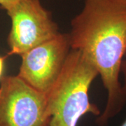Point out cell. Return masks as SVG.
<instances>
[{
    "label": "cell",
    "mask_w": 126,
    "mask_h": 126,
    "mask_svg": "<svg viewBox=\"0 0 126 126\" xmlns=\"http://www.w3.org/2000/svg\"><path fill=\"white\" fill-rule=\"evenodd\" d=\"M6 58V56H1L0 55V81L1 78L4 77V72L5 68V60Z\"/></svg>",
    "instance_id": "cell-8"
},
{
    "label": "cell",
    "mask_w": 126,
    "mask_h": 126,
    "mask_svg": "<svg viewBox=\"0 0 126 126\" xmlns=\"http://www.w3.org/2000/svg\"></svg>",
    "instance_id": "cell-10"
},
{
    "label": "cell",
    "mask_w": 126,
    "mask_h": 126,
    "mask_svg": "<svg viewBox=\"0 0 126 126\" xmlns=\"http://www.w3.org/2000/svg\"><path fill=\"white\" fill-rule=\"evenodd\" d=\"M5 11L11 21L9 55L21 56L60 33L52 14L41 0H19Z\"/></svg>",
    "instance_id": "cell-4"
},
{
    "label": "cell",
    "mask_w": 126,
    "mask_h": 126,
    "mask_svg": "<svg viewBox=\"0 0 126 126\" xmlns=\"http://www.w3.org/2000/svg\"><path fill=\"white\" fill-rule=\"evenodd\" d=\"M70 25L71 49L93 63L107 90L106 106L96 120L107 126L126 102L120 81L126 54V0H85Z\"/></svg>",
    "instance_id": "cell-1"
},
{
    "label": "cell",
    "mask_w": 126,
    "mask_h": 126,
    "mask_svg": "<svg viewBox=\"0 0 126 126\" xmlns=\"http://www.w3.org/2000/svg\"><path fill=\"white\" fill-rule=\"evenodd\" d=\"M121 126H126V118L125 119V121H123V123L121 125Z\"/></svg>",
    "instance_id": "cell-9"
},
{
    "label": "cell",
    "mask_w": 126,
    "mask_h": 126,
    "mask_svg": "<svg viewBox=\"0 0 126 126\" xmlns=\"http://www.w3.org/2000/svg\"><path fill=\"white\" fill-rule=\"evenodd\" d=\"M121 74H123V84H122L123 90L126 97V58L124 59L122 63Z\"/></svg>",
    "instance_id": "cell-6"
},
{
    "label": "cell",
    "mask_w": 126,
    "mask_h": 126,
    "mask_svg": "<svg viewBox=\"0 0 126 126\" xmlns=\"http://www.w3.org/2000/svg\"><path fill=\"white\" fill-rule=\"evenodd\" d=\"M19 0H0V6L3 9H6L9 8L11 5L14 4Z\"/></svg>",
    "instance_id": "cell-7"
},
{
    "label": "cell",
    "mask_w": 126,
    "mask_h": 126,
    "mask_svg": "<svg viewBox=\"0 0 126 126\" xmlns=\"http://www.w3.org/2000/svg\"><path fill=\"white\" fill-rule=\"evenodd\" d=\"M71 50L69 33L60 32L20 56L18 76L36 90L47 94L60 76Z\"/></svg>",
    "instance_id": "cell-5"
},
{
    "label": "cell",
    "mask_w": 126,
    "mask_h": 126,
    "mask_svg": "<svg viewBox=\"0 0 126 126\" xmlns=\"http://www.w3.org/2000/svg\"><path fill=\"white\" fill-rule=\"evenodd\" d=\"M97 76V70L84 55L71 50L60 76L47 93L48 126H77L86 114L99 116L102 112L89 97L90 86Z\"/></svg>",
    "instance_id": "cell-2"
},
{
    "label": "cell",
    "mask_w": 126,
    "mask_h": 126,
    "mask_svg": "<svg viewBox=\"0 0 126 126\" xmlns=\"http://www.w3.org/2000/svg\"><path fill=\"white\" fill-rule=\"evenodd\" d=\"M47 94L36 90L18 75L0 81V126H48Z\"/></svg>",
    "instance_id": "cell-3"
}]
</instances>
